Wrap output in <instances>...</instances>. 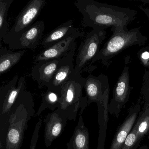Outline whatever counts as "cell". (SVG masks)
Wrapping results in <instances>:
<instances>
[{"label":"cell","mask_w":149,"mask_h":149,"mask_svg":"<svg viewBox=\"0 0 149 149\" xmlns=\"http://www.w3.org/2000/svg\"><path fill=\"white\" fill-rule=\"evenodd\" d=\"M74 5L82 15V26L93 29L111 27L127 30V26L135 19L137 13L135 10L93 0H78Z\"/></svg>","instance_id":"obj_1"},{"label":"cell","mask_w":149,"mask_h":149,"mask_svg":"<svg viewBox=\"0 0 149 149\" xmlns=\"http://www.w3.org/2000/svg\"><path fill=\"white\" fill-rule=\"evenodd\" d=\"M35 114L33 96L26 90L20 94L10 112L5 145L0 149H21L29 122Z\"/></svg>","instance_id":"obj_2"},{"label":"cell","mask_w":149,"mask_h":149,"mask_svg":"<svg viewBox=\"0 0 149 149\" xmlns=\"http://www.w3.org/2000/svg\"><path fill=\"white\" fill-rule=\"evenodd\" d=\"M112 30V36L94 57L91 63V68L93 63L98 61L107 66L112 58L127 48L143 45L147 40L146 37L140 33L139 28L130 30L118 29Z\"/></svg>","instance_id":"obj_3"},{"label":"cell","mask_w":149,"mask_h":149,"mask_svg":"<svg viewBox=\"0 0 149 149\" xmlns=\"http://www.w3.org/2000/svg\"><path fill=\"white\" fill-rule=\"evenodd\" d=\"M84 79L74 75L62 88L60 105L56 110L68 120L75 121L80 109L81 115L88 105L87 97H83Z\"/></svg>","instance_id":"obj_4"},{"label":"cell","mask_w":149,"mask_h":149,"mask_svg":"<svg viewBox=\"0 0 149 149\" xmlns=\"http://www.w3.org/2000/svg\"><path fill=\"white\" fill-rule=\"evenodd\" d=\"M25 77L16 75L0 90V146H4L10 112L21 93L26 90Z\"/></svg>","instance_id":"obj_5"},{"label":"cell","mask_w":149,"mask_h":149,"mask_svg":"<svg viewBox=\"0 0 149 149\" xmlns=\"http://www.w3.org/2000/svg\"><path fill=\"white\" fill-rule=\"evenodd\" d=\"M105 29H94L84 38L78 48L74 67V75L82 76L84 71H91V63L100 51V46L106 38Z\"/></svg>","instance_id":"obj_6"},{"label":"cell","mask_w":149,"mask_h":149,"mask_svg":"<svg viewBox=\"0 0 149 149\" xmlns=\"http://www.w3.org/2000/svg\"><path fill=\"white\" fill-rule=\"evenodd\" d=\"M47 3L46 0H31L20 12L15 19L14 24L3 38L6 44L11 39L29 29L37 19L41 11Z\"/></svg>","instance_id":"obj_7"},{"label":"cell","mask_w":149,"mask_h":149,"mask_svg":"<svg viewBox=\"0 0 149 149\" xmlns=\"http://www.w3.org/2000/svg\"><path fill=\"white\" fill-rule=\"evenodd\" d=\"M45 29L42 21L36 22L27 30L14 37L6 43L11 50L34 49L39 46Z\"/></svg>","instance_id":"obj_8"},{"label":"cell","mask_w":149,"mask_h":149,"mask_svg":"<svg viewBox=\"0 0 149 149\" xmlns=\"http://www.w3.org/2000/svg\"><path fill=\"white\" fill-rule=\"evenodd\" d=\"M84 35V32L80 30L53 46L44 49L35 56L33 63L36 64L40 62L59 59L66 56L70 52L75 50L76 40L80 37H83Z\"/></svg>","instance_id":"obj_9"},{"label":"cell","mask_w":149,"mask_h":149,"mask_svg":"<svg viewBox=\"0 0 149 149\" xmlns=\"http://www.w3.org/2000/svg\"><path fill=\"white\" fill-rule=\"evenodd\" d=\"M84 88L86 92L88 104L92 102L109 104V86L105 76L95 77L90 74L84 79Z\"/></svg>","instance_id":"obj_10"},{"label":"cell","mask_w":149,"mask_h":149,"mask_svg":"<svg viewBox=\"0 0 149 149\" xmlns=\"http://www.w3.org/2000/svg\"><path fill=\"white\" fill-rule=\"evenodd\" d=\"M130 93L129 70L128 67H125L113 89V96L108 106L109 113L118 118L129 100Z\"/></svg>","instance_id":"obj_11"},{"label":"cell","mask_w":149,"mask_h":149,"mask_svg":"<svg viewBox=\"0 0 149 149\" xmlns=\"http://www.w3.org/2000/svg\"><path fill=\"white\" fill-rule=\"evenodd\" d=\"M75 51L61 58L58 68L50 81L47 89L61 92L62 88L67 81L74 75V56Z\"/></svg>","instance_id":"obj_12"},{"label":"cell","mask_w":149,"mask_h":149,"mask_svg":"<svg viewBox=\"0 0 149 149\" xmlns=\"http://www.w3.org/2000/svg\"><path fill=\"white\" fill-rule=\"evenodd\" d=\"M140 111L141 105L139 103L131 106L128 110L125 119L117 130L109 149H122L136 121Z\"/></svg>","instance_id":"obj_13"},{"label":"cell","mask_w":149,"mask_h":149,"mask_svg":"<svg viewBox=\"0 0 149 149\" xmlns=\"http://www.w3.org/2000/svg\"><path fill=\"white\" fill-rule=\"evenodd\" d=\"M68 119L56 110L48 113L43 121L45 124L44 142L47 147H49L54 141L63 132Z\"/></svg>","instance_id":"obj_14"},{"label":"cell","mask_w":149,"mask_h":149,"mask_svg":"<svg viewBox=\"0 0 149 149\" xmlns=\"http://www.w3.org/2000/svg\"><path fill=\"white\" fill-rule=\"evenodd\" d=\"M61 59L40 62L33 67L31 72V77L37 83L39 88L48 87L58 68Z\"/></svg>","instance_id":"obj_15"},{"label":"cell","mask_w":149,"mask_h":149,"mask_svg":"<svg viewBox=\"0 0 149 149\" xmlns=\"http://www.w3.org/2000/svg\"><path fill=\"white\" fill-rule=\"evenodd\" d=\"M79 31L74 26V21L69 20L47 34L42 40L41 44L45 48L49 47Z\"/></svg>","instance_id":"obj_16"},{"label":"cell","mask_w":149,"mask_h":149,"mask_svg":"<svg viewBox=\"0 0 149 149\" xmlns=\"http://www.w3.org/2000/svg\"><path fill=\"white\" fill-rule=\"evenodd\" d=\"M89 135L82 116H79L77 125L69 142L67 143L68 149H89Z\"/></svg>","instance_id":"obj_17"},{"label":"cell","mask_w":149,"mask_h":149,"mask_svg":"<svg viewBox=\"0 0 149 149\" xmlns=\"http://www.w3.org/2000/svg\"><path fill=\"white\" fill-rule=\"evenodd\" d=\"M26 50L13 52L3 48L1 44L0 48V75L9 71L21 60Z\"/></svg>","instance_id":"obj_18"},{"label":"cell","mask_w":149,"mask_h":149,"mask_svg":"<svg viewBox=\"0 0 149 149\" xmlns=\"http://www.w3.org/2000/svg\"><path fill=\"white\" fill-rule=\"evenodd\" d=\"M137 135V146H139L143 138L149 132V102H145L143 110L139 114L133 126Z\"/></svg>","instance_id":"obj_19"},{"label":"cell","mask_w":149,"mask_h":149,"mask_svg":"<svg viewBox=\"0 0 149 149\" xmlns=\"http://www.w3.org/2000/svg\"><path fill=\"white\" fill-rule=\"evenodd\" d=\"M42 102L40 108L35 115L34 117L39 116L47 109L55 111L60 105L61 92L47 89V91L42 94Z\"/></svg>","instance_id":"obj_20"},{"label":"cell","mask_w":149,"mask_h":149,"mask_svg":"<svg viewBox=\"0 0 149 149\" xmlns=\"http://www.w3.org/2000/svg\"><path fill=\"white\" fill-rule=\"evenodd\" d=\"M97 104L98 107V122L100 128L97 149H104L107 125L109 121L108 108L104 106L103 102L97 103Z\"/></svg>","instance_id":"obj_21"},{"label":"cell","mask_w":149,"mask_h":149,"mask_svg":"<svg viewBox=\"0 0 149 149\" xmlns=\"http://www.w3.org/2000/svg\"><path fill=\"white\" fill-rule=\"evenodd\" d=\"M14 0L0 1V40H3L8 33L7 16L8 10Z\"/></svg>","instance_id":"obj_22"},{"label":"cell","mask_w":149,"mask_h":149,"mask_svg":"<svg viewBox=\"0 0 149 149\" xmlns=\"http://www.w3.org/2000/svg\"><path fill=\"white\" fill-rule=\"evenodd\" d=\"M137 135L136 130L132 128L128 135L122 149H137Z\"/></svg>","instance_id":"obj_23"},{"label":"cell","mask_w":149,"mask_h":149,"mask_svg":"<svg viewBox=\"0 0 149 149\" xmlns=\"http://www.w3.org/2000/svg\"><path fill=\"white\" fill-rule=\"evenodd\" d=\"M42 122L43 121L42 118H40L36 124L31 139L29 149H36L37 143L39 138V132L42 125Z\"/></svg>","instance_id":"obj_24"},{"label":"cell","mask_w":149,"mask_h":149,"mask_svg":"<svg viewBox=\"0 0 149 149\" xmlns=\"http://www.w3.org/2000/svg\"><path fill=\"white\" fill-rule=\"evenodd\" d=\"M141 59L142 62L145 64H147L149 62V52L148 51H144L141 55Z\"/></svg>","instance_id":"obj_25"},{"label":"cell","mask_w":149,"mask_h":149,"mask_svg":"<svg viewBox=\"0 0 149 149\" xmlns=\"http://www.w3.org/2000/svg\"><path fill=\"white\" fill-rule=\"evenodd\" d=\"M142 10H143L144 13H145L146 15H147V17H148L149 19V9H143L142 8Z\"/></svg>","instance_id":"obj_26"},{"label":"cell","mask_w":149,"mask_h":149,"mask_svg":"<svg viewBox=\"0 0 149 149\" xmlns=\"http://www.w3.org/2000/svg\"><path fill=\"white\" fill-rule=\"evenodd\" d=\"M138 149H148V146L146 145H143L140 146Z\"/></svg>","instance_id":"obj_27"}]
</instances>
